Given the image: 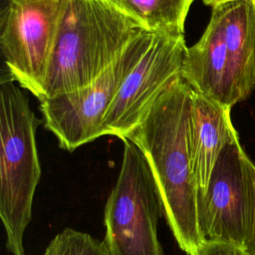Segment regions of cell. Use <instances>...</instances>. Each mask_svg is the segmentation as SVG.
Wrapping results in <instances>:
<instances>
[{"mask_svg":"<svg viewBox=\"0 0 255 255\" xmlns=\"http://www.w3.org/2000/svg\"><path fill=\"white\" fill-rule=\"evenodd\" d=\"M191 93L185 80L176 78L127 137L143 153L165 220L187 255H193L204 241L198 224V188L186 138Z\"/></svg>","mask_w":255,"mask_h":255,"instance_id":"6da1fadb","label":"cell"},{"mask_svg":"<svg viewBox=\"0 0 255 255\" xmlns=\"http://www.w3.org/2000/svg\"><path fill=\"white\" fill-rule=\"evenodd\" d=\"M142 29L106 0H68L42 100L90 85Z\"/></svg>","mask_w":255,"mask_h":255,"instance_id":"7a4b0ae2","label":"cell"},{"mask_svg":"<svg viewBox=\"0 0 255 255\" xmlns=\"http://www.w3.org/2000/svg\"><path fill=\"white\" fill-rule=\"evenodd\" d=\"M121 170L105 207V244L110 255H163L157 236L162 205L148 163L128 138Z\"/></svg>","mask_w":255,"mask_h":255,"instance_id":"3957f363","label":"cell"},{"mask_svg":"<svg viewBox=\"0 0 255 255\" xmlns=\"http://www.w3.org/2000/svg\"><path fill=\"white\" fill-rule=\"evenodd\" d=\"M154 32L142 29L119 59L90 85L40 101L44 126L62 148H76L105 135L103 120L120 86L144 54Z\"/></svg>","mask_w":255,"mask_h":255,"instance_id":"277c9868","label":"cell"},{"mask_svg":"<svg viewBox=\"0 0 255 255\" xmlns=\"http://www.w3.org/2000/svg\"><path fill=\"white\" fill-rule=\"evenodd\" d=\"M68 0H8L0 44L9 76L39 101Z\"/></svg>","mask_w":255,"mask_h":255,"instance_id":"5b68a950","label":"cell"},{"mask_svg":"<svg viewBox=\"0 0 255 255\" xmlns=\"http://www.w3.org/2000/svg\"><path fill=\"white\" fill-rule=\"evenodd\" d=\"M187 46L184 34L154 33L153 40L120 86L102 126L104 134L122 140L138 126L149 108L178 77Z\"/></svg>","mask_w":255,"mask_h":255,"instance_id":"8992f818","label":"cell"},{"mask_svg":"<svg viewBox=\"0 0 255 255\" xmlns=\"http://www.w3.org/2000/svg\"><path fill=\"white\" fill-rule=\"evenodd\" d=\"M247 158L236 134L221 150L206 190L198 192V224L204 240L244 247L249 201Z\"/></svg>","mask_w":255,"mask_h":255,"instance_id":"52a82bcc","label":"cell"},{"mask_svg":"<svg viewBox=\"0 0 255 255\" xmlns=\"http://www.w3.org/2000/svg\"><path fill=\"white\" fill-rule=\"evenodd\" d=\"M181 77L194 91L223 106L232 108L236 104L222 19L216 7L200 39L187 47Z\"/></svg>","mask_w":255,"mask_h":255,"instance_id":"ba28073f","label":"cell"},{"mask_svg":"<svg viewBox=\"0 0 255 255\" xmlns=\"http://www.w3.org/2000/svg\"><path fill=\"white\" fill-rule=\"evenodd\" d=\"M230 112L231 108L192 89L186 138L192 172L200 193L206 190L221 150L237 134Z\"/></svg>","mask_w":255,"mask_h":255,"instance_id":"9c48e42d","label":"cell"},{"mask_svg":"<svg viewBox=\"0 0 255 255\" xmlns=\"http://www.w3.org/2000/svg\"><path fill=\"white\" fill-rule=\"evenodd\" d=\"M215 7L222 19L237 104L255 88V6L253 0H235Z\"/></svg>","mask_w":255,"mask_h":255,"instance_id":"30bf717a","label":"cell"},{"mask_svg":"<svg viewBox=\"0 0 255 255\" xmlns=\"http://www.w3.org/2000/svg\"><path fill=\"white\" fill-rule=\"evenodd\" d=\"M116 9L154 33L184 34L185 20L195 0H106Z\"/></svg>","mask_w":255,"mask_h":255,"instance_id":"8fae6325","label":"cell"},{"mask_svg":"<svg viewBox=\"0 0 255 255\" xmlns=\"http://www.w3.org/2000/svg\"><path fill=\"white\" fill-rule=\"evenodd\" d=\"M43 255H110L104 241L72 228L59 232Z\"/></svg>","mask_w":255,"mask_h":255,"instance_id":"7c38bea8","label":"cell"},{"mask_svg":"<svg viewBox=\"0 0 255 255\" xmlns=\"http://www.w3.org/2000/svg\"><path fill=\"white\" fill-rule=\"evenodd\" d=\"M249 201L247 213V227L244 242V250L248 255H255V164L248 157L246 161Z\"/></svg>","mask_w":255,"mask_h":255,"instance_id":"4fadbf2b","label":"cell"},{"mask_svg":"<svg viewBox=\"0 0 255 255\" xmlns=\"http://www.w3.org/2000/svg\"><path fill=\"white\" fill-rule=\"evenodd\" d=\"M193 255H248L244 248L225 242L204 240Z\"/></svg>","mask_w":255,"mask_h":255,"instance_id":"5bb4252c","label":"cell"},{"mask_svg":"<svg viewBox=\"0 0 255 255\" xmlns=\"http://www.w3.org/2000/svg\"><path fill=\"white\" fill-rule=\"evenodd\" d=\"M202 1H203L204 4H206L208 6H211L213 8L215 6H218V5L227 3V2H231V1H235V0H202Z\"/></svg>","mask_w":255,"mask_h":255,"instance_id":"9a60e30c","label":"cell"},{"mask_svg":"<svg viewBox=\"0 0 255 255\" xmlns=\"http://www.w3.org/2000/svg\"><path fill=\"white\" fill-rule=\"evenodd\" d=\"M253 3H254V6H255V0H253Z\"/></svg>","mask_w":255,"mask_h":255,"instance_id":"2e32d148","label":"cell"}]
</instances>
